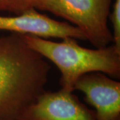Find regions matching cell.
Returning a JSON list of instances; mask_svg holds the SVG:
<instances>
[{
    "label": "cell",
    "instance_id": "obj_1",
    "mask_svg": "<svg viewBox=\"0 0 120 120\" xmlns=\"http://www.w3.org/2000/svg\"><path fill=\"white\" fill-rule=\"evenodd\" d=\"M50 65L23 35L0 37V120H18L47 84Z\"/></svg>",
    "mask_w": 120,
    "mask_h": 120
},
{
    "label": "cell",
    "instance_id": "obj_2",
    "mask_svg": "<svg viewBox=\"0 0 120 120\" xmlns=\"http://www.w3.org/2000/svg\"><path fill=\"white\" fill-rule=\"evenodd\" d=\"M28 46L49 60L61 72V88L74 91V86L87 73L101 72L113 78L120 77V49L113 43L95 49L82 47L71 38L54 41L37 36L22 35Z\"/></svg>",
    "mask_w": 120,
    "mask_h": 120
},
{
    "label": "cell",
    "instance_id": "obj_3",
    "mask_svg": "<svg viewBox=\"0 0 120 120\" xmlns=\"http://www.w3.org/2000/svg\"><path fill=\"white\" fill-rule=\"evenodd\" d=\"M112 0H34V8L67 20L82 31L90 43L103 48L113 42L107 25Z\"/></svg>",
    "mask_w": 120,
    "mask_h": 120
},
{
    "label": "cell",
    "instance_id": "obj_4",
    "mask_svg": "<svg viewBox=\"0 0 120 120\" xmlns=\"http://www.w3.org/2000/svg\"><path fill=\"white\" fill-rule=\"evenodd\" d=\"M18 120H97L94 110L82 103L72 91H43Z\"/></svg>",
    "mask_w": 120,
    "mask_h": 120
},
{
    "label": "cell",
    "instance_id": "obj_5",
    "mask_svg": "<svg viewBox=\"0 0 120 120\" xmlns=\"http://www.w3.org/2000/svg\"><path fill=\"white\" fill-rule=\"evenodd\" d=\"M0 30L45 39L71 38L86 41L84 34L75 26L53 19L34 8L14 16L0 15Z\"/></svg>",
    "mask_w": 120,
    "mask_h": 120
},
{
    "label": "cell",
    "instance_id": "obj_6",
    "mask_svg": "<svg viewBox=\"0 0 120 120\" xmlns=\"http://www.w3.org/2000/svg\"><path fill=\"white\" fill-rule=\"evenodd\" d=\"M74 90L85 95V101L94 107L97 120H120V83L105 73L93 72L80 77Z\"/></svg>",
    "mask_w": 120,
    "mask_h": 120
},
{
    "label": "cell",
    "instance_id": "obj_7",
    "mask_svg": "<svg viewBox=\"0 0 120 120\" xmlns=\"http://www.w3.org/2000/svg\"><path fill=\"white\" fill-rule=\"evenodd\" d=\"M34 0H0V11L19 15L34 8Z\"/></svg>",
    "mask_w": 120,
    "mask_h": 120
},
{
    "label": "cell",
    "instance_id": "obj_8",
    "mask_svg": "<svg viewBox=\"0 0 120 120\" xmlns=\"http://www.w3.org/2000/svg\"><path fill=\"white\" fill-rule=\"evenodd\" d=\"M109 18L113 27V43L120 49V0H114Z\"/></svg>",
    "mask_w": 120,
    "mask_h": 120
}]
</instances>
